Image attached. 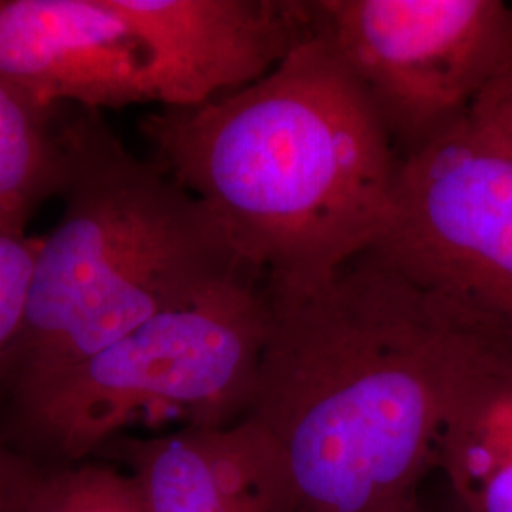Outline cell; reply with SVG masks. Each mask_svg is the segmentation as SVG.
Here are the masks:
<instances>
[{
  "label": "cell",
  "instance_id": "obj_16",
  "mask_svg": "<svg viewBox=\"0 0 512 512\" xmlns=\"http://www.w3.org/2000/svg\"><path fill=\"white\" fill-rule=\"evenodd\" d=\"M423 512H425V511H423Z\"/></svg>",
  "mask_w": 512,
  "mask_h": 512
},
{
  "label": "cell",
  "instance_id": "obj_9",
  "mask_svg": "<svg viewBox=\"0 0 512 512\" xmlns=\"http://www.w3.org/2000/svg\"><path fill=\"white\" fill-rule=\"evenodd\" d=\"M99 454L126 463L148 512H294L281 461L247 416L145 439L120 435Z\"/></svg>",
  "mask_w": 512,
  "mask_h": 512
},
{
  "label": "cell",
  "instance_id": "obj_13",
  "mask_svg": "<svg viewBox=\"0 0 512 512\" xmlns=\"http://www.w3.org/2000/svg\"><path fill=\"white\" fill-rule=\"evenodd\" d=\"M42 238L0 222V372L18 342Z\"/></svg>",
  "mask_w": 512,
  "mask_h": 512
},
{
  "label": "cell",
  "instance_id": "obj_8",
  "mask_svg": "<svg viewBox=\"0 0 512 512\" xmlns=\"http://www.w3.org/2000/svg\"><path fill=\"white\" fill-rule=\"evenodd\" d=\"M0 84L42 112L152 103L141 46L107 0H0Z\"/></svg>",
  "mask_w": 512,
  "mask_h": 512
},
{
  "label": "cell",
  "instance_id": "obj_5",
  "mask_svg": "<svg viewBox=\"0 0 512 512\" xmlns=\"http://www.w3.org/2000/svg\"><path fill=\"white\" fill-rule=\"evenodd\" d=\"M315 35L355 76L399 154L456 128L512 57L501 0H311Z\"/></svg>",
  "mask_w": 512,
  "mask_h": 512
},
{
  "label": "cell",
  "instance_id": "obj_10",
  "mask_svg": "<svg viewBox=\"0 0 512 512\" xmlns=\"http://www.w3.org/2000/svg\"><path fill=\"white\" fill-rule=\"evenodd\" d=\"M439 469L465 512H512V340L478 365L448 421Z\"/></svg>",
  "mask_w": 512,
  "mask_h": 512
},
{
  "label": "cell",
  "instance_id": "obj_14",
  "mask_svg": "<svg viewBox=\"0 0 512 512\" xmlns=\"http://www.w3.org/2000/svg\"><path fill=\"white\" fill-rule=\"evenodd\" d=\"M467 122L478 137L512 156V57L480 93Z\"/></svg>",
  "mask_w": 512,
  "mask_h": 512
},
{
  "label": "cell",
  "instance_id": "obj_12",
  "mask_svg": "<svg viewBox=\"0 0 512 512\" xmlns=\"http://www.w3.org/2000/svg\"><path fill=\"white\" fill-rule=\"evenodd\" d=\"M23 512H148L133 478L112 465H42Z\"/></svg>",
  "mask_w": 512,
  "mask_h": 512
},
{
  "label": "cell",
  "instance_id": "obj_2",
  "mask_svg": "<svg viewBox=\"0 0 512 512\" xmlns=\"http://www.w3.org/2000/svg\"><path fill=\"white\" fill-rule=\"evenodd\" d=\"M139 129L239 258L306 287L363 255L384 226L401 160L363 88L315 35L255 84Z\"/></svg>",
  "mask_w": 512,
  "mask_h": 512
},
{
  "label": "cell",
  "instance_id": "obj_11",
  "mask_svg": "<svg viewBox=\"0 0 512 512\" xmlns=\"http://www.w3.org/2000/svg\"><path fill=\"white\" fill-rule=\"evenodd\" d=\"M67 160L55 112H42L0 84V222L25 230L44 202L63 192Z\"/></svg>",
  "mask_w": 512,
  "mask_h": 512
},
{
  "label": "cell",
  "instance_id": "obj_7",
  "mask_svg": "<svg viewBox=\"0 0 512 512\" xmlns=\"http://www.w3.org/2000/svg\"><path fill=\"white\" fill-rule=\"evenodd\" d=\"M137 38L152 103L194 109L272 73L315 37L311 0H107Z\"/></svg>",
  "mask_w": 512,
  "mask_h": 512
},
{
  "label": "cell",
  "instance_id": "obj_3",
  "mask_svg": "<svg viewBox=\"0 0 512 512\" xmlns=\"http://www.w3.org/2000/svg\"><path fill=\"white\" fill-rule=\"evenodd\" d=\"M55 131L65 207L42 238L23 330L0 372L10 399L255 270L202 203L156 160L133 156L99 110L74 107Z\"/></svg>",
  "mask_w": 512,
  "mask_h": 512
},
{
  "label": "cell",
  "instance_id": "obj_15",
  "mask_svg": "<svg viewBox=\"0 0 512 512\" xmlns=\"http://www.w3.org/2000/svg\"><path fill=\"white\" fill-rule=\"evenodd\" d=\"M42 465L0 437V512H23L31 484Z\"/></svg>",
  "mask_w": 512,
  "mask_h": 512
},
{
  "label": "cell",
  "instance_id": "obj_1",
  "mask_svg": "<svg viewBox=\"0 0 512 512\" xmlns=\"http://www.w3.org/2000/svg\"><path fill=\"white\" fill-rule=\"evenodd\" d=\"M247 418L294 512H423V480L469 378L503 334L370 255L298 287L266 279Z\"/></svg>",
  "mask_w": 512,
  "mask_h": 512
},
{
  "label": "cell",
  "instance_id": "obj_6",
  "mask_svg": "<svg viewBox=\"0 0 512 512\" xmlns=\"http://www.w3.org/2000/svg\"><path fill=\"white\" fill-rule=\"evenodd\" d=\"M365 253L512 340V156L465 118L404 158Z\"/></svg>",
  "mask_w": 512,
  "mask_h": 512
},
{
  "label": "cell",
  "instance_id": "obj_4",
  "mask_svg": "<svg viewBox=\"0 0 512 512\" xmlns=\"http://www.w3.org/2000/svg\"><path fill=\"white\" fill-rule=\"evenodd\" d=\"M266 330V277L245 270L12 397L16 448L40 465H69L143 420L232 425L253 403Z\"/></svg>",
  "mask_w": 512,
  "mask_h": 512
}]
</instances>
